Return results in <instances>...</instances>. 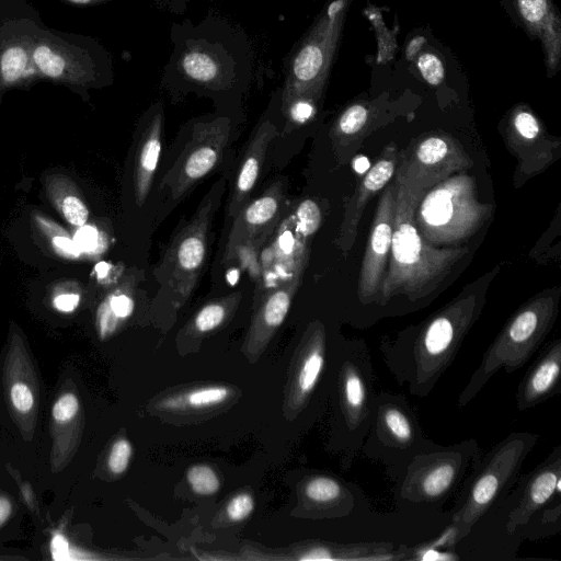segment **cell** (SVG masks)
Segmentation results:
<instances>
[{
    "label": "cell",
    "instance_id": "1",
    "mask_svg": "<svg viewBox=\"0 0 561 561\" xmlns=\"http://www.w3.org/2000/svg\"><path fill=\"white\" fill-rule=\"evenodd\" d=\"M172 49L162 68L161 87L180 100L188 93L232 103L250 87L254 50L245 31L224 16L173 22Z\"/></svg>",
    "mask_w": 561,
    "mask_h": 561
},
{
    "label": "cell",
    "instance_id": "2",
    "mask_svg": "<svg viewBox=\"0 0 561 561\" xmlns=\"http://www.w3.org/2000/svg\"><path fill=\"white\" fill-rule=\"evenodd\" d=\"M482 297L462 293L421 325L381 345L382 359L400 387L428 396L450 367L482 309Z\"/></svg>",
    "mask_w": 561,
    "mask_h": 561
},
{
    "label": "cell",
    "instance_id": "3",
    "mask_svg": "<svg viewBox=\"0 0 561 561\" xmlns=\"http://www.w3.org/2000/svg\"><path fill=\"white\" fill-rule=\"evenodd\" d=\"M394 226L389 263L380 287L378 302L404 296L416 301L430 295L468 253L467 248H436L419 234L414 211L426 191L408 186L397 179Z\"/></svg>",
    "mask_w": 561,
    "mask_h": 561
},
{
    "label": "cell",
    "instance_id": "4",
    "mask_svg": "<svg viewBox=\"0 0 561 561\" xmlns=\"http://www.w3.org/2000/svg\"><path fill=\"white\" fill-rule=\"evenodd\" d=\"M560 289H547L520 307L486 348L479 366L457 399L466 407L500 369H520L543 343L552 329L560 301Z\"/></svg>",
    "mask_w": 561,
    "mask_h": 561
},
{
    "label": "cell",
    "instance_id": "5",
    "mask_svg": "<svg viewBox=\"0 0 561 561\" xmlns=\"http://www.w3.org/2000/svg\"><path fill=\"white\" fill-rule=\"evenodd\" d=\"M492 205L478 199L476 179L453 174L425 192L414 211L423 241L436 248L459 245L490 218Z\"/></svg>",
    "mask_w": 561,
    "mask_h": 561
},
{
    "label": "cell",
    "instance_id": "6",
    "mask_svg": "<svg viewBox=\"0 0 561 561\" xmlns=\"http://www.w3.org/2000/svg\"><path fill=\"white\" fill-rule=\"evenodd\" d=\"M538 436L513 432L472 465L455 512L450 528L457 543L468 536L476 524L517 481L518 473Z\"/></svg>",
    "mask_w": 561,
    "mask_h": 561
},
{
    "label": "cell",
    "instance_id": "7",
    "mask_svg": "<svg viewBox=\"0 0 561 561\" xmlns=\"http://www.w3.org/2000/svg\"><path fill=\"white\" fill-rule=\"evenodd\" d=\"M479 457L474 439L449 446L428 439L399 468L402 471L397 479V497L415 504H439L456 490Z\"/></svg>",
    "mask_w": 561,
    "mask_h": 561
},
{
    "label": "cell",
    "instance_id": "8",
    "mask_svg": "<svg viewBox=\"0 0 561 561\" xmlns=\"http://www.w3.org/2000/svg\"><path fill=\"white\" fill-rule=\"evenodd\" d=\"M225 191L220 179L204 196L191 219L178 231L158 266L157 278L181 306L195 289L206 262L208 233Z\"/></svg>",
    "mask_w": 561,
    "mask_h": 561
},
{
    "label": "cell",
    "instance_id": "9",
    "mask_svg": "<svg viewBox=\"0 0 561 561\" xmlns=\"http://www.w3.org/2000/svg\"><path fill=\"white\" fill-rule=\"evenodd\" d=\"M339 404L343 447L351 462L362 448L377 409L371 356L365 346L355 344L343 356L339 373Z\"/></svg>",
    "mask_w": 561,
    "mask_h": 561
},
{
    "label": "cell",
    "instance_id": "10",
    "mask_svg": "<svg viewBox=\"0 0 561 561\" xmlns=\"http://www.w3.org/2000/svg\"><path fill=\"white\" fill-rule=\"evenodd\" d=\"M427 442L404 397L389 392L377 394L375 420L362 446L366 456L398 470Z\"/></svg>",
    "mask_w": 561,
    "mask_h": 561
},
{
    "label": "cell",
    "instance_id": "11",
    "mask_svg": "<svg viewBox=\"0 0 561 561\" xmlns=\"http://www.w3.org/2000/svg\"><path fill=\"white\" fill-rule=\"evenodd\" d=\"M232 130V118L225 114L207 115L192 124L191 137L163 179L171 197L181 198L221 161Z\"/></svg>",
    "mask_w": 561,
    "mask_h": 561
},
{
    "label": "cell",
    "instance_id": "12",
    "mask_svg": "<svg viewBox=\"0 0 561 561\" xmlns=\"http://www.w3.org/2000/svg\"><path fill=\"white\" fill-rule=\"evenodd\" d=\"M472 164L473 161L458 140L449 136L431 135L414 145L410 153L400 154L394 179L408 186L428 191Z\"/></svg>",
    "mask_w": 561,
    "mask_h": 561
},
{
    "label": "cell",
    "instance_id": "13",
    "mask_svg": "<svg viewBox=\"0 0 561 561\" xmlns=\"http://www.w3.org/2000/svg\"><path fill=\"white\" fill-rule=\"evenodd\" d=\"M396 191V183H388L375 210L358 277L357 294L363 305L378 300L391 248Z\"/></svg>",
    "mask_w": 561,
    "mask_h": 561
},
{
    "label": "cell",
    "instance_id": "14",
    "mask_svg": "<svg viewBox=\"0 0 561 561\" xmlns=\"http://www.w3.org/2000/svg\"><path fill=\"white\" fill-rule=\"evenodd\" d=\"M285 215L282 181H275L257 198L248 201L232 219L226 249L249 243L262 249Z\"/></svg>",
    "mask_w": 561,
    "mask_h": 561
},
{
    "label": "cell",
    "instance_id": "15",
    "mask_svg": "<svg viewBox=\"0 0 561 561\" xmlns=\"http://www.w3.org/2000/svg\"><path fill=\"white\" fill-rule=\"evenodd\" d=\"M560 482L561 446H557L541 463L523 478L516 504L508 514V534H514L518 528L526 526L548 503L560 499Z\"/></svg>",
    "mask_w": 561,
    "mask_h": 561
},
{
    "label": "cell",
    "instance_id": "16",
    "mask_svg": "<svg viewBox=\"0 0 561 561\" xmlns=\"http://www.w3.org/2000/svg\"><path fill=\"white\" fill-rule=\"evenodd\" d=\"M400 154L396 146L386 147L378 160L358 182L354 194L345 206L341 227L335 239L336 248L344 255L354 245L366 205L394 176Z\"/></svg>",
    "mask_w": 561,
    "mask_h": 561
},
{
    "label": "cell",
    "instance_id": "17",
    "mask_svg": "<svg viewBox=\"0 0 561 561\" xmlns=\"http://www.w3.org/2000/svg\"><path fill=\"white\" fill-rule=\"evenodd\" d=\"M271 238L273 242L267 248L266 257L260 263L256 289L272 284L276 274H284L288 279L297 272L305 271L308 265L309 242L297 233L288 214L284 215Z\"/></svg>",
    "mask_w": 561,
    "mask_h": 561
},
{
    "label": "cell",
    "instance_id": "18",
    "mask_svg": "<svg viewBox=\"0 0 561 561\" xmlns=\"http://www.w3.org/2000/svg\"><path fill=\"white\" fill-rule=\"evenodd\" d=\"M277 135V125L268 115H265L257 124L242 156L227 204V216L229 218L233 219L249 201L250 194L261 175L267 149Z\"/></svg>",
    "mask_w": 561,
    "mask_h": 561
},
{
    "label": "cell",
    "instance_id": "19",
    "mask_svg": "<svg viewBox=\"0 0 561 561\" xmlns=\"http://www.w3.org/2000/svg\"><path fill=\"white\" fill-rule=\"evenodd\" d=\"M507 144L517 154L520 170L529 174L549 165L560 148V141L548 138L537 118L527 111L514 115Z\"/></svg>",
    "mask_w": 561,
    "mask_h": 561
},
{
    "label": "cell",
    "instance_id": "20",
    "mask_svg": "<svg viewBox=\"0 0 561 561\" xmlns=\"http://www.w3.org/2000/svg\"><path fill=\"white\" fill-rule=\"evenodd\" d=\"M561 339L550 342L534 362L518 385V411L531 409L560 391Z\"/></svg>",
    "mask_w": 561,
    "mask_h": 561
},
{
    "label": "cell",
    "instance_id": "21",
    "mask_svg": "<svg viewBox=\"0 0 561 561\" xmlns=\"http://www.w3.org/2000/svg\"><path fill=\"white\" fill-rule=\"evenodd\" d=\"M163 103L157 102L147 111L135 158L134 183L138 206H141L151 188L162 147Z\"/></svg>",
    "mask_w": 561,
    "mask_h": 561
},
{
    "label": "cell",
    "instance_id": "22",
    "mask_svg": "<svg viewBox=\"0 0 561 561\" xmlns=\"http://www.w3.org/2000/svg\"><path fill=\"white\" fill-rule=\"evenodd\" d=\"M368 122V110L362 104L348 106L337 118L331 131L332 142L339 152L342 147L355 144Z\"/></svg>",
    "mask_w": 561,
    "mask_h": 561
},
{
    "label": "cell",
    "instance_id": "23",
    "mask_svg": "<svg viewBox=\"0 0 561 561\" xmlns=\"http://www.w3.org/2000/svg\"><path fill=\"white\" fill-rule=\"evenodd\" d=\"M317 114V95L306 92L280 102V116L284 119L283 135L308 124Z\"/></svg>",
    "mask_w": 561,
    "mask_h": 561
},
{
    "label": "cell",
    "instance_id": "24",
    "mask_svg": "<svg viewBox=\"0 0 561 561\" xmlns=\"http://www.w3.org/2000/svg\"><path fill=\"white\" fill-rule=\"evenodd\" d=\"M305 493L309 500L318 504H344L353 508L355 503L350 490L337 480L325 476L311 479L305 488Z\"/></svg>",
    "mask_w": 561,
    "mask_h": 561
},
{
    "label": "cell",
    "instance_id": "25",
    "mask_svg": "<svg viewBox=\"0 0 561 561\" xmlns=\"http://www.w3.org/2000/svg\"><path fill=\"white\" fill-rule=\"evenodd\" d=\"M241 299L236 291L205 304L195 314L193 325L199 333H206L220 327Z\"/></svg>",
    "mask_w": 561,
    "mask_h": 561
},
{
    "label": "cell",
    "instance_id": "26",
    "mask_svg": "<svg viewBox=\"0 0 561 561\" xmlns=\"http://www.w3.org/2000/svg\"><path fill=\"white\" fill-rule=\"evenodd\" d=\"M287 214L289 215L297 233L309 242L311 237L320 228L322 221V214L319 205L314 201L306 198L300 201Z\"/></svg>",
    "mask_w": 561,
    "mask_h": 561
},
{
    "label": "cell",
    "instance_id": "27",
    "mask_svg": "<svg viewBox=\"0 0 561 561\" xmlns=\"http://www.w3.org/2000/svg\"><path fill=\"white\" fill-rule=\"evenodd\" d=\"M28 56L26 50L18 45L8 47L0 56V75L7 82H14L26 73Z\"/></svg>",
    "mask_w": 561,
    "mask_h": 561
},
{
    "label": "cell",
    "instance_id": "28",
    "mask_svg": "<svg viewBox=\"0 0 561 561\" xmlns=\"http://www.w3.org/2000/svg\"><path fill=\"white\" fill-rule=\"evenodd\" d=\"M33 60L38 70L50 78H59L66 67L64 57L46 44H39L34 48Z\"/></svg>",
    "mask_w": 561,
    "mask_h": 561
},
{
    "label": "cell",
    "instance_id": "29",
    "mask_svg": "<svg viewBox=\"0 0 561 561\" xmlns=\"http://www.w3.org/2000/svg\"><path fill=\"white\" fill-rule=\"evenodd\" d=\"M187 481L193 491L201 495H210L218 491L219 479L215 471L205 465H197L187 471Z\"/></svg>",
    "mask_w": 561,
    "mask_h": 561
},
{
    "label": "cell",
    "instance_id": "30",
    "mask_svg": "<svg viewBox=\"0 0 561 561\" xmlns=\"http://www.w3.org/2000/svg\"><path fill=\"white\" fill-rule=\"evenodd\" d=\"M134 285L130 283L118 291L113 293L104 302L111 312L118 319H127L134 311L135 300L133 296Z\"/></svg>",
    "mask_w": 561,
    "mask_h": 561
},
{
    "label": "cell",
    "instance_id": "31",
    "mask_svg": "<svg viewBox=\"0 0 561 561\" xmlns=\"http://www.w3.org/2000/svg\"><path fill=\"white\" fill-rule=\"evenodd\" d=\"M228 397V389L225 387H207L190 392L186 396L187 404L194 408H204L222 402Z\"/></svg>",
    "mask_w": 561,
    "mask_h": 561
},
{
    "label": "cell",
    "instance_id": "32",
    "mask_svg": "<svg viewBox=\"0 0 561 561\" xmlns=\"http://www.w3.org/2000/svg\"><path fill=\"white\" fill-rule=\"evenodd\" d=\"M417 67L427 83L438 85L443 81L444 67L437 56L430 53L421 55L417 59Z\"/></svg>",
    "mask_w": 561,
    "mask_h": 561
},
{
    "label": "cell",
    "instance_id": "33",
    "mask_svg": "<svg viewBox=\"0 0 561 561\" xmlns=\"http://www.w3.org/2000/svg\"><path fill=\"white\" fill-rule=\"evenodd\" d=\"M131 456V445L127 439H118L114 443L110 456L108 468L113 473H122L126 470Z\"/></svg>",
    "mask_w": 561,
    "mask_h": 561
},
{
    "label": "cell",
    "instance_id": "34",
    "mask_svg": "<svg viewBox=\"0 0 561 561\" xmlns=\"http://www.w3.org/2000/svg\"><path fill=\"white\" fill-rule=\"evenodd\" d=\"M61 209L66 219L75 226H83L88 220L85 205L76 196H67L62 201Z\"/></svg>",
    "mask_w": 561,
    "mask_h": 561
},
{
    "label": "cell",
    "instance_id": "35",
    "mask_svg": "<svg viewBox=\"0 0 561 561\" xmlns=\"http://www.w3.org/2000/svg\"><path fill=\"white\" fill-rule=\"evenodd\" d=\"M79 410V401L72 393L61 396L54 404L53 416L59 423L69 422Z\"/></svg>",
    "mask_w": 561,
    "mask_h": 561
},
{
    "label": "cell",
    "instance_id": "36",
    "mask_svg": "<svg viewBox=\"0 0 561 561\" xmlns=\"http://www.w3.org/2000/svg\"><path fill=\"white\" fill-rule=\"evenodd\" d=\"M254 507L253 499L247 494L241 493L232 497L227 505V514L231 520L239 522L248 517Z\"/></svg>",
    "mask_w": 561,
    "mask_h": 561
},
{
    "label": "cell",
    "instance_id": "37",
    "mask_svg": "<svg viewBox=\"0 0 561 561\" xmlns=\"http://www.w3.org/2000/svg\"><path fill=\"white\" fill-rule=\"evenodd\" d=\"M11 401L20 412H27L32 409L34 398L30 388L22 382L14 383L11 388Z\"/></svg>",
    "mask_w": 561,
    "mask_h": 561
},
{
    "label": "cell",
    "instance_id": "38",
    "mask_svg": "<svg viewBox=\"0 0 561 561\" xmlns=\"http://www.w3.org/2000/svg\"><path fill=\"white\" fill-rule=\"evenodd\" d=\"M519 11L523 18L530 22H539L546 14V0H518Z\"/></svg>",
    "mask_w": 561,
    "mask_h": 561
},
{
    "label": "cell",
    "instance_id": "39",
    "mask_svg": "<svg viewBox=\"0 0 561 561\" xmlns=\"http://www.w3.org/2000/svg\"><path fill=\"white\" fill-rule=\"evenodd\" d=\"M118 319L111 312L105 302L98 310V327L100 336L105 339L117 328Z\"/></svg>",
    "mask_w": 561,
    "mask_h": 561
},
{
    "label": "cell",
    "instance_id": "40",
    "mask_svg": "<svg viewBox=\"0 0 561 561\" xmlns=\"http://www.w3.org/2000/svg\"><path fill=\"white\" fill-rule=\"evenodd\" d=\"M76 244L80 251H91L98 243V231L90 226H81L75 236Z\"/></svg>",
    "mask_w": 561,
    "mask_h": 561
},
{
    "label": "cell",
    "instance_id": "41",
    "mask_svg": "<svg viewBox=\"0 0 561 561\" xmlns=\"http://www.w3.org/2000/svg\"><path fill=\"white\" fill-rule=\"evenodd\" d=\"M79 299V295L77 294H62L54 299V305L60 311L70 312L76 309Z\"/></svg>",
    "mask_w": 561,
    "mask_h": 561
},
{
    "label": "cell",
    "instance_id": "42",
    "mask_svg": "<svg viewBox=\"0 0 561 561\" xmlns=\"http://www.w3.org/2000/svg\"><path fill=\"white\" fill-rule=\"evenodd\" d=\"M51 554L55 560H66L69 558V548L67 540L59 534L51 540Z\"/></svg>",
    "mask_w": 561,
    "mask_h": 561
},
{
    "label": "cell",
    "instance_id": "43",
    "mask_svg": "<svg viewBox=\"0 0 561 561\" xmlns=\"http://www.w3.org/2000/svg\"><path fill=\"white\" fill-rule=\"evenodd\" d=\"M54 244L56 248L61 250L62 252L71 255H78L81 251L76 244L73 240H70L67 237L58 236L53 239Z\"/></svg>",
    "mask_w": 561,
    "mask_h": 561
},
{
    "label": "cell",
    "instance_id": "44",
    "mask_svg": "<svg viewBox=\"0 0 561 561\" xmlns=\"http://www.w3.org/2000/svg\"><path fill=\"white\" fill-rule=\"evenodd\" d=\"M424 42H425V38L422 36L413 38L407 48V57L409 59L413 58L415 56V54L420 50V48Z\"/></svg>",
    "mask_w": 561,
    "mask_h": 561
},
{
    "label": "cell",
    "instance_id": "45",
    "mask_svg": "<svg viewBox=\"0 0 561 561\" xmlns=\"http://www.w3.org/2000/svg\"><path fill=\"white\" fill-rule=\"evenodd\" d=\"M11 513V503L4 497H0V525H2Z\"/></svg>",
    "mask_w": 561,
    "mask_h": 561
},
{
    "label": "cell",
    "instance_id": "46",
    "mask_svg": "<svg viewBox=\"0 0 561 561\" xmlns=\"http://www.w3.org/2000/svg\"><path fill=\"white\" fill-rule=\"evenodd\" d=\"M343 7L344 0H334L329 4V7L325 10V13L331 18L336 16L339 12L343 9Z\"/></svg>",
    "mask_w": 561,
    "mask_h": 561
},
{
    "label": "cell",
    "instance_id": "47",
    "mask_svg": "<svg viewBox=\"0 0 561 561\" xmlns=\"http://www.w3.org/2000/svg\"><path fill=\"white\" fill-rule=\"evenodd\" d=\"M95 270L99 273V275L102 276L107 272L108 265L106 263L101 262L95 266Z\"/></svg>",
    "mask_w": 561,
    "mask_h": 561
},
{
    "label": "cell",
    "instance_id": "48",
    "mask_svg": "<svg viewBox=\"0 0 561 561\" xmlns=\"http://www.w3.org/2000/svg\"><path fill=\"white\" fill-rule=\"evenodd\" d=\"M208 1H216V0H208Z\"/></svg>",
    "mask_w": 561,
    "mask_h": 561
}]
</instances>
